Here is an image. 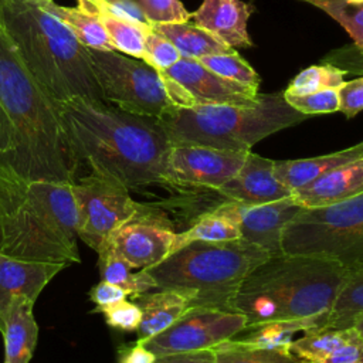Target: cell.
<instances>
[{
  "instance_id": "1",
  "label": "cell",
  "mask_w": 363,
  "mask_h": 363,
  "mask_svg": "<svg viewBox=\"0 0 363 363\" xmlns=\"http://www.w3.org/2000/svg\"><path fill=\"white\" fill-rule=\"evenodd\" d=\"M55 102L74 155L92 173L113 179L128 190L169 186L172 143L159 119L82 96Z\"/></svg>"
},
{
  "instance_id": "2",
  "label": "cell",
  "mask_w": 363,
  "mask_h": 363,
  "mask_svg": "<svg viewBox=\"0 0 363 363\" xmlns=\"http://www.w3.org/2000/svg\"><path fill=\"white\" fill-rule=\"evenodd\" d=\"M0 104L16 136L14 150L1 162L26 183L77 180L79 160L68 142L57 102L28 72L0 28Z\"/></svg>"
},
{
  "instance_id": "3",
  "label": "cell",
  "mask_w": 363,
  "mask_h": 363,
  "mask_svg": "<svg viewBox=\"0 0 363 363\" xmlns=\"http://www.w3.org/2000/svg\"><path fill=\"white\" fill-rule=\"evenodd\" d=\"M345 274L335 259L281 252L244 278L230 309L242 313L247 326L329 315Z\"/></svg>"
},
{
  "instance_id": "4",
  "label": "cell",
  "mask_w": 363,
  "mask_h": 363,
  "mask_svg": "<svg viewBox=\"0 0 363 363\" xmlns=\"http://www.w3.org/2000/svg\"><path fill=\"white\" fill-rule=\"evenodd\" d=\"M1 28L40 86L54 99L104 101L89 48L34 0H9Z\"/></svg>"
},
{
  "instance_id": "5",
  "label": "cell",
  "mask_w": 363,
  "mask_h": 363,
  "mask_svg": "<svg viewBox=\"0 0 363 363\" xmlns=\"http://www.w3.org/2000/svg\"><path fill=\"white\" fill-rule=\"evenodd\" d=\"M77 227L72 183L30 182L20 206L0 216V254L40 262H79Z\"/></svg>"
},
{
  "instance_id": "6",
  "label": "cell",
  "mask_w": 363,
  "mask_h": 363,
  "mask_svg": "<svg viewBox=\"0 0 363 363\" xmlns=\"http://www.w3.org/2000/svg\"><path fill=\"white\" fill-rule=\"evenodd\" d=\"M306 118L286 102L284 94H261L252 106L193 105L174 108L159 122L172 145H201L250 152L257 142Z\"/></svg>"
},
{
  "instance_id": "7",
  "label": "cell",
  "mask_w": 363,
  "mask_h": 363,
  "mask_svg": "<svg viewBox=\"0 0 363 363\" xmlns=\"http://www.w3.org/2000/svg\"><path fill=\"white\" fill-rule=\"evenodd\" d=\"M271 255L244 238L221 242L193 241L146 269L157 289L191 295V306L230 309L244 278Z\"/></svg>"
},
{
  "instance_id": "8",
  "label": "cell",
  "mask_w": 363,
  "mask_h": 363,
  "mask_svg": "<svg viewBox=\"0 0 363 363\" xmlns=\"http://www.w3.org/2000/svg\"><path fill=\"white\" fill-rule=\"evenodd\" d=\"M281 251L340 262L345 268L363 259V193L345 201L302 208L284 228Z\"/></svg>"
},
{
  "instance_id": "9",
  "label": "cell",
  "mask_w": 363,
  "mask_h": 363,
  "mask_svg": "<svg viewBox=\"0 0 363 363\" xmlns=\"http://www.w3.org/2000/svg\"><path fill=\"white\" fill-rule=\"evenodd\" d=\"M105 102L130 113L160 119L174 108L159 71L118 51L89 50Z\"/></svg>"
},
{
  "instance_id": "10",
  "label": "cell",
  "mask_w": 363,
  "mask_h": 363,
  "mask_svg": "<svg viewBox=\"0 0 363 363\" xmlns=\"http://www.w3.org/2000/svg\"><path fill=\"white\" fill-rule=\"evenodd\" d=\"M72 193L78 238L96 252L116 230L143 211V203L135 201L123 184L92 172L72 183Z\"/></svg>"
},
{
  "instance_id": "11",
  "label": "cell",
  "mask_w": 363,
  "mask_h": 363,
  "mask_svg": "<svg viewBox=\"0 0 363 363\" xmlns=\"http://www.w3.org/2000/svg\"><path fill=\"white\" fill-rule=\"evenodd\" d=\"M247 328L242 313L213 306H191L160 333L138 342L155 356L214 349Z\"/></svg>"
},
{
  "instance_id": "12",
  "label": "cell",
  "mask_w": 363,
  "mask_h": 363,
  "mask_svg": "<svg viewBox=\"0 0 363 363\" xmlns=\"http://www.w3.org/2000/svg\"><path fill=\"white\" fill-rule=\"evenodd\" d=\"M247 153L201 145H172L167 160L169 186L217 191L237 174Z\"/></svg>"
},
{
  "instance_id": "13",
  "label": "cell",
  "mask_w": 363,
  "mask_h": 363,
  "mask_svg": "<svg viewBox=\"0 0 363 363\" xmlns=\"http://www.w3.org/2000/svg\"><path fill=\"white\" fill-rule=\"evenodd\" d=\"M216 208L238 225L241 238L265 250L271 257L282 252L284 228L302 210L292 196L264 204L223 200Z\"/></svg>"
},
{
  "instance_id": "14",
  "label": "cell",
  "mask_w": 363,
  "mask_h": 363,
  "mask_svg": "<svg viewBox=\"0 0 363 363\" xmlns=\"http://www.w3.org/2000/svg\"><path fill=\"white\" fill-rule=\"evenodd\" d=\"M177 233L157 221L138 217L116 230L99 250L108 251L135 269H149L176 250Z\"/></svg>"
},
{
  "instance_id": "15",
  "label": "cell",
  "mask_w": 363,
  "mask_h": 363,
  "mask_svg": "<svg viewBox=\"0 0 363 363\" xmlns=\"http://www.w3.org/2000/svg\"><path fill=\"white\" fill-rule=\"evenodd\" d=\"M163 72L177 82L194 101V105H240L252 106L261 94L235 81L210 71L197 60L182 58Z\"/></svg>"
},
{
  "instance_id": "16",
  "label": "cell",
  "mask_w": 363,
  "mask_h": 363,
  "mask_svg": "<svg viewBox=\"0 0 363 363\" xmlns=\"http://www.w3.org/2000/svg\"><path fill=\"white\" fill-rule=\"evenodd\" d=\"M67 267L65 262L27 261L0 254V333L13 301L28 298L35 302L48 282Z\"/></svg>"
},
{
  "instance_id": "17",
  "label": "cell",
  "mask_w": 363,
  "mask_h": 363,
  "mask_svg": "<svg viewBox=\"0 0 363 363\" xmlns=\"http://www.w3.org/2000/svg\"><path fill=\"white\" fill-rule=\"evenodd\" d=\"M218 194L227 200L245 204H264L289 197L292 191L285 187L274 173V160L251 150L237 174L223 184Z\"/></svg>"
},
{
  "instance_id": "18",
  "label": "cell",
  "mask_w": 363,
  "mask_h": 363,
  "mask_svg": "<svg viewBox=\"0 0 363 363\" xmlns=\"http://www.w3.org/2000/svg\"><path fill=\"white\" fill-rule=\"evenodd\" d=\"M363 193V156L329 170L313 182L292 190V199L302 208L336 204Z\"/></svg>"
},
{
  "instance_id": "19",
  "label": "cell",
  "mask_w": 363,
  "mask_h": 363,
  "mask_svg": "<svg viewBox=\"0 0 363 363\" xmlns=\"http://www.w3.org/2000/svg\"><path fill=\"white\" fill-rule=\"evenodd\" d=\"M254 7L242 0H203L191 13L194 24L210 31L230 47H252L247 23Z\"/></svg>"
},
{
  "instance_id": "20",
  "label": "cell",
  "mask_w": 363,
  "mask_h": 363,
  "mask_svg": "<svg viewBox=\"0 0 363 363\" xmlns=\"http://www.w3.org/2000/svg\"><path fill=\"white\" fill-rule=\"evenodd\" d=\"M133 301L142 311L136 342H143L173 325L190 308L191 295L176 289H157L142 294Z\"/></svg>"
},
{
  "instance_id": "21",
  "label": "cell",
  "mask_w": 363,
  "mask_h": 363,
  "mask_svg": "<svg viewBox=\"0 0 363 363\" xmlns=\"http://www.w3.org/2000/svg\"><path fill=\"white\" fill-rule=\"evenodd\" d=\"M34 301L17 298L10 305L1 332L6 363H28L38 339V325L34 318Z\"/></svg>"
},
{
  "instance_id": "22",
  "label": "cell",
  "mask_w": 363,
  "mask_h": 363,
  "mask_svg": "<svg viewBox=\"0 0 363 363\" xmlns=\"http://www.w3.org/2000/svg\"><path fill=\"white\" fill-rule=\"evenodd\" d=\"M328 315L289 319V320H272L265 323H258L247 326L251 329L245 335H234L227 342L238 346L259 347V349H274L289 352V345L292 343L294 335L298 332H313L325 328Z\"/></svg>"
},
{
  "instance_id": "23",
  "label": "cell",
  "mask_w": 363,
  "mask_h": 363,
  "mask_svg": "<svg viewBox=\"0 0 363 363\" xmlns=\"http://www.w3.org/2000/svg\"><path fill=\"white\" fill-rule=\"evenodd\" d=\"M362 156L363 142L322 156L295 160H274V173L277 179L292 191L313 182L329 170L353 162Z\"/></svg>"
},
{
  "instance_id": "24",
  "label": "cell",
  "mask_w": 363,
  "mask_h": 363,
  "mask_svg": "<svg viewBox=\"0 0 363 363\" xmlns=\"http://www.w3.org/2000/svg\"><path fill=\"white\" fill-rule=\"evenodd\" d=\"M152 28L170 40L182 54V58L200 60L207 55L234 51L233 47L227 45L210 31L196 24H189V21L152 24Z\"/></svg>"
},
{
  "instance_id": "25",
  "label": "cell",
  "mask_w": 363,
  "mask_h": 363,
  "mask_svg": "<svg viewBox=\"0 0 363 363\" xmlns=\"http://www.w3.org/2000/svg\"><path fill=\"white\" fill-rule=\"evenodd\" d=\"M38 4L54 17H57L62 24H65L84 47L99 51H115L108 33L96 13L79 6L67 7L54 1Z\"/></svg>"
},
{
  "instance_id": "26",
  "label": "cell",
  "mask_w": 363,
  "mask_h": 363,
  "mask_svg": "<svg viewBox=\"0 0 363 363\" xmlns=\"http://www.w3.org/2000/svg\"><path fill=\"white\" fill-rule=\"evenodd\" d=\"M363 315V259L347 267L342 286L333 301L323 329L354 326Z\"/></svg>"
},
{
  "instance_id": "27",
  "label": "cell",
  "mask_w": 363,
  "mask_h": 363,
  "mask_svg": "<svg viewBox=\"0 0 363 363\" xmlns=\"http://www.w3.org/2000/svg\"><path fill=\"white\" fill-rule=\"evenodd\" d=\"M357 333L359 330L354 326L305 332V336L292 340L289 352L305 363H320L337 347L352 340Z\"/></svg>"
},
{
  "instance_id": "28",
  "label": "cell",
  "mask_w": 363,
  "mask_h": 363,
  "mask_svg": "<svg viewBox=\"0 0 363 363\" xmlns=\"http://www.w3.org/2000/svg\"><path fill=\"white\" fill-rule=\"evenodd\" d=\"M238 238H241L238 225L230 217L213 207L211 210L200 214L187 230L177 233L176 250L193 241L221 242Z\"/></svg>"
},
{
  "instance_id": "29",
  "label": "cell",
  "mask_w": 363,
  "mask_h": 363,
  "mask_svg": "<svg viewBox=\"0 0 363 363\" xmlns=\"http://www.w3.org/2000/svg\"><path fill=\"white\" fill-rule=\"evenodd\" d=\"M98 255L101 278L121 286L129 296L136 298L142 294L150 292L152 289H157L153 278L146 269L133 271L135 268H132L126 261L108 251H101Z\"/></svg>"
},
{
  "instance_id": "30",
  "label": "cell",
  "mask_w": 363,
  "mask_h": 363,
  "mask_svg": "<svg viewBox=\"0 0 363 363\" xmlns=\"http://www.w3.org/2000/svg\"><path fill=\"white\" fill-rule=\"evenodd\" d=\"M96 14L102 21L115 51L129 55L132 58H143L146 34L152 30V27H145L142 24L123 20L106 13Z\"/></svg>"
},
{
  "instance_id": "31",
  "label": "cell",
  "mask_w": 363,
  "mask_h": 363,
  "mask_svg": "<svg viewBox=\"0 0 363 363\" xmlns=\"http://www.w3.org/2000/svg\"><path fill=\"white\" fill-rule=\"evenodd\" d=\"M216 363H305L286 350L259 349L223 342L213 349Z\"/></svg>"
},
{
  "instance_id": "32",
  "label": "cell",
  "mask_w": 363,
  "mask_h": 363,
  "mask_svg": "<svg viewBox=\"0 0 363 363\" xmlns=\"http://www.w3.org/2000/svg\"><path fill=\"white\" fill-rule=\"evenodd\" d=\"M346 71L335 65L322 64L312 65L301 71L288 85L284 94L288 95H305L318 92L322 89H337L345 82Z\"/></svg>"
},
{
  "instance_id": "33",
  "label": "cell",
  "mask_w": 363,
  "mask_h": 363,
  "mask_svg": "<svg viewBox=\"0 0 363 363\" xmlns=\"http://www.w3.org/2000/svg\"><path fill=\"white\" fill-rule=\"evenodd\" d=\"M197 61L203 64L206 68H208L210 71L221 75L223 78L235 81L252 89H258L259 86V81H261L259 75L235 51L207 55Z\"/></svg>"
},
{
  "instance_id": "34",
  "label": "cell",
  "mask_w": 363,
  "mask_h": 363,
  "mask_svg": "<svg viewBox=\"0 0 363 363\" xmlns=\"http://www.w3.org/2000/svg\"><path fill=\"white\" fill-rule=\"evenodd\" d=\"M312 4L335 21H337L353 38L357 48L363 52V3L352 4L345 0H299Z\"/></svg>"
},
{
  "instance_id": "35",
  "label": "cell",
  "mask_w": 363,
  "mask_h": 363,
  "mask_svg": "<svg viewBox=\"0 0 363 363\" xmlns=\"http://www.w3.org/2000/svg\"><path fill=\"white\" fill-rule=\"evenodd\" d=\"M179 60H182V54L170 40L156 33L153 28L146 34L145 54L142 61L156 71H166Z\"/></svg>"
},
{
  "instance_id": "36",
  "label": "cell",
  "mask_w": 363,
  "mask_h": 363,
  "mask_svg": "<svg viewBox=\"0 0 363 363\" xmlns=\"http://www.w3.org/2000/svg\"><path fill=\"white\" fill-rule=\"evenodd\" d=\"M286 102L298 112L311 116L322 113H333L339 111L337 89L329 88L305 95H288L284 94Z\"/></svg>"
},
{
  "instance_id": "37",
  "label": "cell",
  "mask_w": 363,
  "mask_h": 363,
  "mask_svg": "<svg viewBox=\"0 0 363 363\" xmlns=\"http://www.w3.org/2000/svg\"><path fill=\"white\" fill-rule=\"evenodd\" d=\"M138 3L150 24L186 23L191 18V13L180 0H138Z\"/></svg>"
},
{
  "instance_id": "38",
  "label": "cell",
  "mask_w": 363,
  "mask_h": 363,
  "mask_svg": "<svg viewBox=\"0 0 363 363\" xmlns=\"http://www.w3.org/2000/svg\"><path fill=\"white\" fill-rule=\"evenodd\" d=\"M92 313H102L108 326L125 332L136 330L142 320V311L139 305L126 299L116 302L111 306L92 311Z\"/></svg>"
},
{
  "instance_id": "39",
  "label": "cell",
  "mask_w": 363,
  "mask_h": 363,
  "mask_svg": "<svg viewBox=\"0 0 363 363\" xmlns=\"http://www.w3.org/2000/svg\"><path fill=\"white\" fill-rule=\"evenodd\" d=\"M94 13H106L115 17L129 20L145 27H152L145 13L142 11L138 0H94L88 4L79 6Z\"/></svg>"
},
{
  "instance_id": "40",
  "label": "cell",
  "mask_w": 363,
  "mask_h": 363,
  "mask_svg": "<svg viewBox=\"0 0 363 363\" xmlns=\"http://www.w3.org/2000/svg\"><path fill=\"white\" fill-rule=\"evenodd\" d=\"M27 183L0 162V216L16 210L24 199Z\"/></svg>"
},
{
  "instance_id": "41",
  "label": "cell",
  "mask_w": 363,
  "mask_h": 363,
  "mask_svg": "<svg viewBox=\"0 0 363 363\" xmlns=\"http://www.w3.org/2000/svg\"><path fill=\"white\" fill-rule=\"evenodd\" d=\"M339 95V111L346 118H353L363 111V77L345 81L337 88Z\"/></svg>"
},
{
  "instance_id": "42",
  "label": "cell",
  "mask_w": 363,
  "mask_h": 363,
  "mask_svg": "<svg viewBox=\"0 0 363 363\" xmlns=\"http://www.w3.org/2000/svg\"><path fill=\"white\" fill-rule=\"evenodd\" d=\"M128 294L118 285H113L108 281L101 279L96 285H94L89 291V299L96 305L94 311L111 306L116 302H121L126 299Z\"/></svg>"
},
{
  "instance_id": "43",
  "label": "cell",
  "mask_w": 363,
  "mask_h": 363,
  "mask_svg": "<svg viewBox=\"0 0 363 363\" xmlns=\"http://www.w3.org/2000/svg\"><path fill=\"white\" fill-rule=\"evenodd\" d=\"M363 362V337L357 333L352 340L337 347L320 363H357Z\"/></svg>"
},
{
  "instance_id": "44",
  "label": "cell",
  "mask_w": 363,
  "mask_h": 363,
  "mask_svg": "<svg viewBox=\"0 0 363 363\" xmlns=\"http://www.w3.org/2000/svg\"><path fill=\"white\" fill-rule=\"evenodd\" d=\"M153 363H216V352L213 349L193 350L156 356Z\"/></svg>"
},
{
  "instance_id": "45",
  "label": "cell",
  "mask_w": 363,
  "mask_h": 363,
  "mask_svg": "<svg viewBox=\"0 0 363 363\" xmlns=\"http://www.w3.org/2000/svg\"><path fill=\"white\" fill-rule=\"evenodd\" d=\"M16 146V136L13 125L0 104V162H3Z\"/></svg>"
},
{
  "instance_id": "46",
  "label": "cell",
  "mask_w": 363,
  "mask_h": 363,
  "mask_svg": "<svg viewBox=\"0 0 363 363\" xmlns=\"http://www.w3.org/2000/svg\"><path fill=\"white\" fill-rule=\"evenodd\" d=\"M155 359L156 356L150 350L136 342L135 346L123 350L119 363H153Z\"/></svg>"
},
{
  "instance_id": "47",
  "label": "cell",
  "mask_w": 363,
  "mask_h": 363,
  "mask_svg": "<svg viewBox=\"0 0 363 363\" xmlns=\"http://www.w3.org/2000/svg\"><path fill=\"white\" fill-rule=\"evenodd\" d=\"M7 1L9 0H0V28H1V24H3V14H4V9L7 6Z\"/></svg>"
},
{
  "instance_id": "48",
  "label": "cell",
  "mask_w": 363,
  "mask_h": 363,
  "mask_svg": "<svg viewBox=\"0 0 363 363\" xmlns=\"http://www.w3.org/2000/svg\"><path fill=\"white\" fill-rule=\"evenodd\" d=\"M354 328L359 330V333H360V335H362V337H363V315L356 320Z\"/></svg>"
},
{
  "instance_id": "49",
  "label": "cell",
  "mask_w": 363,
  "mask_h": 363,
  "mask_svg": "<svg viewBox=\"0 0 363 363\" xmlns=\"http://www.w3.org/2000/svg\"><path fill=\"white\" fill-rule=\"evenodd\" d=\"M91 1H94V0H78V6H84V4H88Z\"/></svg>"
},
{
  "instance_id": "50",
  "label": "cell",
  "mask_w": 363,
  "mask_h": 363,
  "mask_svg": "<svg viewBox=\"0 0 363 363\" xmlns=\"http://www.w3.org/2000/svg\"><path fill=\"white\" fill-rule=\"evenodd\" d=\"M345 1L352 3V4H360V3H363V0H345Z\"/></svg>"
},
{
  "instance_id": "51",
  "label": "cell",
  "mask_w": 363,
  "mask_h": 363,
  "mask_svg": "<svg viewBox=\"0 0 363 363\" xmlns=\"http://www.w3.org/2000/svg\"><path fill=\"white\" fill-rule=\"evenodd\" d=\"M37 3H47V1H54V0H34Z\"/></svg>"
},
{
  "instance_id": "52",
  "label": "cell",
  "mask_w": 363,
  "mask_h": 363,
  "mask_svg": "<svg viewBox=\"0 0 363 363\" xmlns=\"http://www.w3.org/2000/svg\"><path fill=\"white\" fill-rule=\"evenodd\" d=\"M357 363H363V362H357Z\"/></svg>"
},
{
  "instance_id": "53",
  "label": "cell",
  "mask_w": 363,
  "mask_h": 363,
  "mask_svg": "<svg viewBox=\"0 0 363 363\" xmlns=\"http://www.w3.org/2000/svg\"><path fill=\"white\" fill-rule=\"evenodd\" d=\"M4 363H6V362H4Z\"/></svg>"
}]
</instances>
